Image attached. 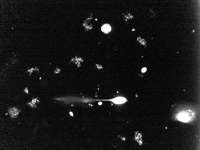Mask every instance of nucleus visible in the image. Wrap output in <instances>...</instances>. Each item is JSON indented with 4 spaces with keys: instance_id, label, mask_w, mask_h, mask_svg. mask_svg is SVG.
Instances as JSON below:
<instances>
[{
    "instance_id": "nucleus-1",
    "label": "nucleus",
    "mask_w": 200,
    "mask_h": 150,
    "mask_svg": "<svg viewBox=\"0 0 200 150\" xmlns=\"http://www.w3.org/2000/svg\"><path fill=\"white\" fill-rule=\"evenodd\" d=\"M194 114V113L190 110L181 112L179 115V119L181 121L186 122L191 120Z\"/></svg>"
},
{
    "instance_id": "nucleus-2",
    "label": "nucleus",
    "mask_w": 200,
    "mask_h": 150,
    "mask_svg": "<svg viewBox=\"0 0 200 150\" xmlns=\"http://www.w3.org/2000/svg\"><path fill=\"white\" fill-rule=\"evenodd\" d=\"M102 100L110 101L115 104H121L125 103L126 102L127 100L125 97H115L112 99Z\"/></svg>"
},
{
    "instance_id": "nucleus-3",
    "label": "nucleus",
    "mask_w": 200,
    "mask_h": 150,
    "mask_svg": "<svg viewBox=\"0 0 200 150\" xmlns=\"http://www.w3.org/2000/svg\"><path fill=\"white\" fill-rule=\"evenodd\" d=\"M101 30L103 32L106 34L110 32L111 30V27L110 25L108 24H105L101 27Z\"/></svg>"
},
{
    "instance_id": "nucleus-4",
    "label": "nucleus",
    "mask_w": 200,
    "mask_h": 150,
    "mask_svg": "<svg viewBox=\"0 0 200 150\" xmlns=\"http://www.w3.org/2000/svg\"><path fill=\"white\" fill-rule=\"evenodd\" d=\"M147 70V68H142V73H144Z\"/></svg>"
},
{
    "instance_id": "nucleus-5",
    "label": "nucleus",
    "mask_w": 200,
    "mask_h": 150,
    "mask_svg": "<svg viewBox=\"0 0 200 150\" xmlns=\"http://www.w3.org/2000/svg\"><path fill=\"white\" fill-rule=\"evenodd\" d=\"M70 115H71V116H73V114L71 112H70Z\"/></svg>"
}]
</instances>
